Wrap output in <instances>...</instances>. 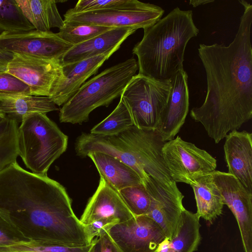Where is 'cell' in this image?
<instances>
[{
	"label": "cell",
	"instance_id": "obj_13",
	"mask_svg": "<svg viewBox=\"0 0 252 252\" xmlns=\"http://www.w3.org/2000/svg\"><path fill=\"white\" fill-rule=\"evenodd\" d=\"M164 13L162 8L152 4L148 8L136 10L110 9L78 13L66 12L63 15V21L64 22L84 23L112 29L144 30L157 23Z\"/></svg>",
	"mask_w": 252,
	"mask_h": 252
},
{
	"label": "cell",
	"instance_id": "obj_32",
	"mask_svg": "<svg viewBox=\"0 0 252 252\" xmlns=\"http://www.w3.org/2000/svg\"><path fill=\"white\" fill-rule=\"evenodd\" d=\"M119 193L134 216L145 215L149 209L151 199L143 184L124 188Z\"/></svg>",
	"mask_w": 252,
	"mask_h": 252
},
{
	"label": "cell",
	"instance_id": "obj_1",
	"mask_svg": "<svg viewBox=\"0 0 252 252\" xmlns=\"http://www.w3.org/2000/svg\"><path fill=\"white\" fill-rule=\"evenodd\" d=\"M239 2L244 10L232 42L228 46L200 44L198 48L207 93L190 115L216 144L252 118V5Z\"/></svg>",
	"mask_w": 252,
	"mask_h": 252
},
{
	"label": "cell",
	"instance_id": "obj_14",
	"mask_svg": "<svg viewBox=\"0 0 252 252\" xmlns=\"http://www.w3.org/2000/svg\"><path fill=\"white\" fill-rule=\"evenodd\" d=\"M142 181L151 199L150 207L145 215L160 226L165 237L170 238L185 208L184 195L178 188L164 185L150 175Z\"/></svg>",
	"mask_w": 252,
	"mask_h": 252
},
{
	"label": "cell",
	"instance_id": "obj_37",
	"mask_svg": "<svg viewBox=\"0 0 252 252\" xmlns=\"http://www.w3.org/2000/svg\"><path fill=\"white\" fill-rule=\"evenodd\" d=\"M214 0H190L189 4L192 5L194 7L198 6L201 5H204L209 3L213 2Z\"/></svg>",
	"mask_w": 252,
	"mask_h": 252
},
{
	"label": "cell",
	"instance_id": "obj_10",
	"mask_svg": "<svg viewBox=\"0 0 252 252\" xmlns=\"http://www.w3.org/2000/svg\"><path fill=\"white\" fill-rule=\"evenodd\" d=\"M121 252H156L165 235L146 215L134 216L106 230Z\"/></svg>",
	"mask_w": 252,
	"mask_h": 252
},
{
	"label": "cell",
	"instance_id": "obj_4",
	"mask_svg": "<svg viewBox=\"0 0 252 252\" xmlns=\"http://www.w3.org/2000/svg\"><path fill=\"white\" fill-rule=\"evenodd\" d=\"M138 69L137 62L132 57L107 68L85 82L63 105L60 121L72 124L87 121L95 109L107 107L121 97Z\"/></svg>",
	"mask_w": 252,
	"mask_h": 252
},
{
	"label": "cell",
	"instance_id": "obj_36",
	"mask_svg": "<svg viewBox=\"0 0 252 252\" xmlns=\"http://www.w3.org/2000/svg\"><path fill=\"white\" fill-rule=\"evenodd\" d=\"M13 55L12 53L0 50V72L7 71L8 64Z\"/></svg>",
	"mask_w": 252,
	"mask_h": 252
},
{
	"label": "cell",
	"instance_id": "obj_34",
	"mask_svg": "<svg viewBox=\"0 0 252 252\" xmlns=\"http://www.w3.org/2000/svg\"><path fill=\"white\" fill-rule=\"evenodd\" d=\"M29 241L16 228L8 217L0 211V246Z\"/></svg>",
	"mask_w": 252,
	"mask_h": 252
},
{
	"label": "cell",
	"instance_id": "obj_11",
	"mask_svg": "<svg viewBox=\"0 0 252 252\" xmlns=\"http://www.w3.org/2000/svg\"><path fill=\"white\" fill-rule=\"evenodd\" d=\"M72 46L51 31L34 30L21 33L0 34L1 50L55 60L60 63L63 55Z\"/></svg>",
	"mask_w": 252,
	"mask_h": 252
},
{
	"label": "cell",
	"instance_id": "obj_30",
	"mask_svg": "<svg viewBox=\"0 0 252 252\" xmlns=\"http://www.w3.org/2000/svg\"><path fill=\"white\" fill-rule=\"evenodd\" d=\"M152 5L137 0H80L66 12L78 13L110 9L136 10L148 8Z\"/></svg>",
	"mask_w": 252,
	"mask_h": 252
},
{
	"label": "cell",
	"instance_id": "obj_16",
	"mask_svg": "<svg viewBox=\"0 0 252 252\" xmlns=\"http://www.w3.org/2000/svg\"><path fill=\"white\" fill-rule=\"evenodd\" d=\"M133 217L119 192L100 177L98 186L79 220L84 225L100 219L121 222Z\"/></svg>",
	"mask_w": 252,
	"mask_h": 252
},
{
	"label": "cell",
	"instance_id": "obj_27",
	"mask_svg": "<svg viewBox=\"0 0 252 252\" xmlns=\"http://www.w3.org/2000/svg\"><path fill=\"white\" fill-rule=\"evenodd\" d=\"M34 30L16 0H0V34L21 33Z\"/></svg>",
	"mask_w": 252,
	"mask_h": 252
},
{
	"label": "cell",
	"instance_id": "obj_19",
	"mask_svg": "<svg viewBox=\"0 0 252 252\" xmlns=\"http://www.w3.org/2000/svg\"><path fill=\"white\" fill-rule=\"evenodd\" d=\"M120 47L118 45L100 55L62 65L63 79L51 97L54 102L58 106L63 105Z\"/></svg>",
	"mask_w": 252,
	"mask_h": 252
},
{
	"label": "cell",
	"instance_id": "obj_22",
	"mask_svg": "<svg viewBox=\"0 0 252 252\" xmlns=\"http://www.w3.org/2000/svg\"><path fill=\"white\" fill-rule=\"evenodd\" d=\"M87 156L94 163L100 177L118 191L143 184L141 178L132 168L116 158L100 152H91Z\"/></svg>",
	"mask_w": 252,
	"mask_h": 252
},
{
	"label": "cell",
	"instance_id": "obj_26",
	"mask_svg": "<svg viewBox=\"0 0 252 252\" xmlns=\"http://www.w3.org/2000/svg\"><path fill=\"white\" fill-rule=\"evenodd\" d=\"M18 123L5 116L0 121V171L17 162Z\"/></svg>",
	"mask_w": 252,
	"mask_h": 252
},
{
	"label": "cell",
	"instance_id": "obj_35",
	"mask_svg": "<svg viewBox=\"0 0 252 252\" xmlns=\"http://www.w3.org/2000/svg\"><path fill=\"white\" fill-rule=\"evenodd\" d=\"M117 223L119 222L116 220L100 219L90 224L84 225L85 232L89 244L92 243L95 237L98 236L101 230H107Z\"/></svg>",
	"mask_w": 252,
	"mask_h": 252
},
{
	"label": "cell",
	"instance_id": "obj_25",
	"mask_svg": "<svg viewBox=\"0 0 252 252\" xmlns=\"http://www.w3.org/2000/svg\"><path fill=\"white\" fill-rule=\"evenodd\" d=\"M58 110L52 99L46 96L24 95L0 101V113L18 124L32 114Z\"/></svg>",
	"mask_w": 252,
	"mask_h": 252
},
{
	"label": "cell",
	"instance_id": "obj_18",
	"mask_svg": "<svg viewBox=\"0 0 252 252\" xmlns=\"http://www.w3.org/2000/svg\"><path fill=\"white\" fill-rule=\"evenodd\" d=\"M225 138L223 150L228 173L252 193V134L234 130Z\"/></svg>",
	"mask_w": 252,
	"mask_h": 252
},
{
	"label": "cell",
	"instance_id": "obj_29",
	"mask_svg": "<svg viewBox=\"0 0 252 252\" xmlns=\"http://www.w3.org/2000/svg\"><path fill=\"white\" fill-rule=\"evenodd\" d=\"M97 237L94 238L89 245L82 247H71L31 240L0 246V252H91Z\"/></svg>",
	"mask_w": 252,
	"mask_h": 252
},
{
	"label": "cell",
	"instance_id": "obj_38",
	"mask_svg": "<svg viewBox=\"0 0 252 252\" xmlns=\"http://www.w3.org/2000/svg\"><path fill=\"white\" fill-rule=\"evenodd\" d=\"M91 252H101L100 245L98 236L97 237L95 244Z\"/></svg>",
	"mask_w": 252,
	"mask_h": 252
},
{
	"label": "cell",
	"instance_id": "obj_33",
	"mask_svg": "<svg viewBox=\"0 0 252 252\" xmlns=\"http://www.w3.org/2000/svg\"><path fill=\"white\" fill-rule=\"evenodd\" d=\"M30 95V88L24 82L7 71L0 72V101Z\"/></svg>",
	"mask_w": 252,
	"mask_h": 252
},
{
	"label": "cell",
	"instance_id": "obj_17",
	"mask_svg": "<svg viewBox=\"0 0 252 252\" xmlns=\"http://www.w3.org/2000/svg\"><path fill=\"white\" fill-rule=\"evenodd\" d=\"M75 149L82 157L91 152H100L116 158L132 168L142 181L148 175L130 147L117 135L82 133L76 139Z\"/></svg>",
	"mask_w": 252,
	"mask_h": 252
},
{
	"label": "cell",
	"instance_id": "obj_2",
	"mask_svg": "<svg viewBox=\"0 0 252 252\" xmlns=\"http://www.w3.org/2000/svg\"><path fill=\"white\" fill-rule=\"evenodd\" d=\"M0 211L30 241L71 247L90 244L65 188L17 162L0 171Z\"/></svg>",
	"mask_w": 252,
	"mask_h": 252
},
{
	"label": "cell",
	"instance_id": "obj_23",
	"mask_svg": "<svg viewBox=\"0 0 252 252\" xmlns=\"http://www.w3.org/2000/svg\"><path fill=\"white\" fill-rule=\"evenodd\" d=\"M196 201L195 213L210 224L220 216L224 205L220 192L215 184L212 172L194 179L189 184Z\"/></svg>",
	"mask_w": 252,
	"mask_h": 252
},
{
	"label": "cell",
	"instance_id": "obj_5",
	"mask_svg": "<svg viewBox=\"0 0 252 252\" xmlns=\"http://www.w3.org/2000/svg\"><path fill=\"white\" fill-rule=\"evenodd\" d=\"M19 156L32 173L47 175L55 160L66 150L68 137L46 114H32L18 129Z\"/></svg>",
	"mask_w": 252,
	"mask_h": 252
},
{
	"label": "cell",
	"instance_id": "obj_21",
	"mask_svg": "<svg viewBox=\"0 0 252 252\" xmlns=\"http://www.w3.org/2000/svg\"><path fill=\"white\" fill-rule=\"evenodd\" d=\"M200 218L196 213L183 210L175 231L170 238L165 237L156 252H194L201 239Z\"/></svg>",
	"mask_w": 252,
	"mask_h": 252
},
{
	"label": "cell",
	"instance_id": "obj_39",
	"mask_svg": "<svg viewBox=\"0 0 252 252\" xmlns=\"http://www.w3.org/2000/svg\"><path fill=\"white\" fill-rule=\"evenodd\" d=\"M5 117V116L4 115L0 113V121H1Z\"/></svg>",
	"mask_w": 252,
	"mask_h": 252
},
{
	"label": "cell",
	"instance_id": "obj_24",
	"mask_svg": "<svg viewBox=\"0 0 252 252\" xmlns=\"http://www.w3.org/2000/svg\"><path fill=\"white\" fill-rule=\"evenodd\" d=\"M23 14L35 30L51 31L52 28L61 29L64 24L55 0H16Z\"/></svg>",
	"mask_w": 252,
	"mask_h": 252
},
{
	"label": "cell",
	"instance_id": "obj_3",
	"mask_svg": "<svg viewBox=\"0 0 252 252\" xmlns=\"http://www.w3.org/2000/svg\"><path fill=\"white\" fill-rule=\"evenodd\" d=\"M142 39L132 49L139 74L157 80L170 81L183 68L186 46L199 30L190 10L176 7L153 26L143 30Z\"/></svg>",
	"mask_w": 252,
	"mask_h": 252
},
{
	"label": "cell",
	"instance_id": "obj_8",
	"mask_svg": "<svg viewBox=\"0 0 252 252\" xmlns=\"http://www.w3.org/2000/svg\"><path fill=\"white\" fill-rule=\"evenodd\" d=\"M7 72L27 84L34 96L51 98L63 79L59 62L24 54H14Z\"/></svg>",
	"mask_w": 252,
	"mask_h": 252
},
{
	"label": "cell",
	"instance_id": "obj_20",
	"mask_svg": "<svg viewBox=\"0 0 252 252\" xmlns=\"http://www.w3.org/2000/svg\"><path fill=\"white\" fill-rule=\"evenodd\" d=\"M136 30L113 28L81 44L72 46L63 56L62 65L102 54L123 42Z\"/></svg>",
	"mask_w": 252,
	"mask_h": 252
},
{
	"label": "cell",
	"instance_id": "obj_6",
	"mask_svg": "<svg viewBox=\"0 0 252 252\" xmlns=\"http://www.w3.org/2000/svg\"><path fill=\"white\" fill-rule=\"evenodd\" d=\"M171 88L170 81L157 80L139 74L132 77L120 98L127 106L135 126L157 129Z\"/></svg>",
	"mask_w": 252,
	"mask_h": 252
},
{
	"label": "cell",
	"instance_id": "obj_15",
	"mask_svg": "<svg viewBox=\"0 0 252 252\" xmlns=\"http://www.w3.org/2000/svg\"><path fill=\"white\" fill-rule=\"evenodd\" d=\"M171 88L166 107L157 128L162 140L174 138L184 124L189 109L188 75L179 70L171 79Z\"/></svg>",
	"mask_w": 252,
	"mask_h": 252
},
{
	"label": "cell",
	"instance_id": "obj_12",
	"mask_svg": "<svg viewBox=\"0 0 252 252\" xmlns=\"http://www.w3.org/2000/svg\"><path fill=\"white\" fill-rule=\"evenodd\" d=\"M212 175L224 204L237 220L244 252H252V193L228 173L215 170Z\"/></svg>",
	"mask_w": 252,
	"mask_h": 252
},
{
	"label": "cell",
	"instance_id": "obj_7",
	"mask_svg": "<svg viewBox=\"0 0 252 252\" xmlns=\"http://www.w3.org/2000/svg\"><path fill=\"white\" fill-rule=\"evenodd\" d=\"M161 156L173 181L189 185L195 178L216 170L217 160L207 151L177 136L164 143Z\"/></svg>",
	"mask_w": 252,
	"mask_h": 252
},
{
	"label": "cell",
	"instance_id": "obj_9",
	"mask_svg": "<svg viewBox=\"0 0 252 252\" xmlns=\"http://www.w3.org/2000/svg\"><path fill=\"white\" fill-rule=\"evenodd\" d=\"M117 135L130 147L147 174L164 185L177 187L162 158L161 150L165 142L156 129H140L133 126Z\"/></svg>",
	"mask_w": 252,
	"mask_h": 252
},
{
	"label": "cell",
	"instance_id": "obj_31",
	"mask_svg": "<svg viewBox=\"0 0 252 252\" xmlns=\"http://www.w3.org/2000/svg\"><path fill=\"white\" fill-rule=\"evenodd\" d=\"M111 29L84 23L64 22L57 33L63 41L75 46Z\"/></svg>",
	"mask_w": 252,
	"mask_h": 252
},
{
	"label": "cell",
	"instance_id": "obj_40",
	"mask_svg": "<svg viewBox=\"0 0 252 252\" xmlns=\"http://www.w3.org/2000/svg\"></svg>",
	"mask_w": 252,
	"mask_h": 252
},
{
	"label": "cell",
	"instance_id": "obj_28",
	"mask_svg": "<svg viewBox=\"0 0 252 252\" xmlns=\"http://www.w3.org/2000/svg\"><path fill=\"white\" fill-rule=\"evenodd\" d=\"M134 126L129 110L120 98L118 105L105 119L91 130L93 134L112 136L118 135Z\"/></svg>",
	"mask_w": 252,
	"mask_h": 252
}]
</instances>
